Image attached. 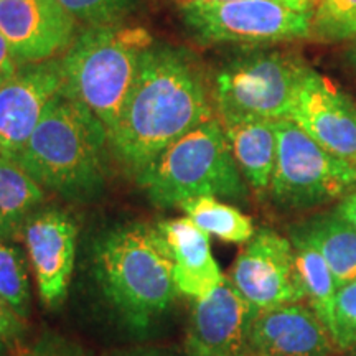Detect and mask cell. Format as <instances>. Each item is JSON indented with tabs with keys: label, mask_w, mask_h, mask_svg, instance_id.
<instances>
[{
	"label": "cell",
	"mask_w": 356,
	"mask_h": 356,
	"mask_svg": "<svg viewBox=\"0 0 356 356\" xmlns=\"http://www.w3.org/2000/svg\"><path fill=\"white\" fill-rule=\"evenodd\" d=\"M338 350L356 346V280L338 289L323 320Z\"/></svg>",
	"instance_id": "cell-24"
},
{
	"label": "cell",
	"mask_w": 356,
	"mask_h": 356,
	"mask_svg": "<svg viewBox=\"0 0 356 356\" xmlns=\"http://www.w3.org/2000/svg\"><path fill=\"white\" fill-rule=\"evenodd\" d=\"M186 30L202 44H274L310 37L314 8L282 0L180 2Z\"/></svg>",
	"instance_id": "cell-8"
},
{
	"label": "cell",
	"mask_w": 356,
	"mask_h": 356,
	"mask_svg": "<svg viewBox=\"0 0 356 356\" xmlns=\"http://www.w3.org/2000/svg\"><path fill=\"white\" fill-rule=\"evenodd\" d=\"M140 0H60L74 19L88 25H115L139 6Z\"/></svg>",
	"instance_id": "cell-25"
},
{
	"label": "cell",
	"mask_w": 356,
	"mask_h": 356,
	"mask_svg": "<svg viewBox=\"0 0 356 356\" xmlns=\"http://www.w3.org/2000/svg\"><path fill=\"white\" fill-rule=\"evenodd\" d=\"M351 55H353V61H355V63H356V43H355L353 50H351Z\"/></svg>",
	"instance_id": "cell-32"
},
{
	"label": "cell",
	"mask_w": 356,
	"mask_h": 356,
	"mask_svg": "<svg viewBox=\"0 0 356 356\" xmlns=\"http://www.w3.org/2000/svg\"><path fill=\"white\" fill-rule=\"evenodd\" d=\"M25 356H81V355H76L74 353V350H71L65 345L42 341V343H38L32 351H29Z\"/></svg>",
	"instance_id": "cell-28"
},
{
	"label": "cell",
	"mask_w": 356,
	"mask_h": 356,
	"mask_svg": "<svg viewBox=\"0 0 356 356\" xmlns=\"http://www.w3.org/2000/svg\"><path fill=\"white\" fill-rule=\"evenodd\" d=\"M277 155L269 197L286 210H309L356 188V165L317 144L291 119L274 121Z\"/></svg>",
	"instance_id": "cell-7"
},
{
	"label": "cell",
	"mask_w": 356,
	"mask_h": 356,
	"mask_svg": "<svg viewBox=\"0 0 356 356\" xmlns=\"http://www.w3.org/2000/svg\"><path fill=\"white\" fill-rule=\"evenodd\" d=\"M43 202V186L19 162L0 159V239L20 234Z\"/></svg>",
	"instance_id": "cell-19"
},
{
	"label": "cell",
	"mask_w": 356,
	"mask_h": 356,
	"mask_svg": "<svg viewBox=\"0 0 356 356\" xmlns=\"http://www.w3.org/2000/svg\"><path fill=\"white\" fill-rule=\"evenodd\" d=\"M256 312L229 282L195 299L190 314L186 351L190 356H246L249 325Z\"/></svg>",
	"instance_id": "cell-14"
},
{
	"label": "cell",
	"mask_w": 356,
	"mask_h": 356,
	"mask_svg": "<svg viewBox=\"0 0 356 356\" xmlns=\"http://www.w3.org/2000/svg\"><path fill=\"white\" fill-rule=\"evenodd\" d=\"M0 2H2V0H0Z\"/></svg>",
	"instance_id": "cell-34"
},
{
	"label": "cell",
	"mask_w": 356,
	"mask_h": 356,
	"mask_svg": "<svg viewBox=\"0 0 356 356\" xmlns=\"http://www.w3.org/2000/svg\"><path fill=\"white\" fill-rule=\"evenodd\" d=\"M173 264L177 292L190 299H202L225 280L211 252L210 234L188 216L157 222Z\"/></svg>",
	"instance_id": "cell-16"
},
{
	"label": "cell",
	"mask_w": 356,
	"mask_h": 356,
	"mask_svg": "<svg viewBox=\"0 0 356 356\" xmlns=\"http://www.w3.org/2000/svg\"><path fill=\"white\" fill-rule=\"evenodd\" d=\"M181 211L204 233L226 243H249L256 234L249 216L231 204L218 202L216 197H197L180 203Z\"/></svg>",
	"instance_id": "cell-20"
},
{
	"label": "cell",
	"mask_w": 356,
	"mask_h": 356,
	"mask_svg": "<svg viewBox=\"0 0 356 356\" xmlns=\"http://www.w3.org/2000/svg\"><path fill=\"white\" fill-rule=\"evenodd\" d=\"M291 243L293 246V257H296V266L299 270L305 299L309 300L310 309L323 322L338 292L337 280L333 277L330 266L327 264L325 257L317 249L302 241H292L291 239Z\"/></svg>",
	"instance_id": "cell-21"
},
{
	"label": "cell",
	"mask_w": 356,
	"mask_h": 356,
	"mask_svg": "<svg viewBox=\"0 0 356 356\" xmlns=\"http://www.w3.org/2000/svg\"><path fill=\"white\" fill-rule=\"evenodd\" d=\"M109 134L91 111L56 95L17 162L43 188L89 202L104 186L102 149Z\"/></svg>",
	"instance_id": "cell-2"
},
{
	"label": "cell",
	"mask_w": 356,
	"mask_h": 356,
	"mask_svg": "<svg viewBox=\"0 0 356 356\" xmlns=\"http://www.w3.org/2000/svg\"><path fill=\"white\" fill-rule=\"evenodd\" d=\"M289 119L325 150L356 165V106L310 66L293 96Z\"/></svg>",
	"instance_id": "cell-11"
},
{
	"label": "cell",
	"mask_w": 356,
	"mask_h": 356,
	"mask_svg": "<svg viewBox=\"0 0 356 356\" xmlns=\"http://www.w3.org/2000/svg\"><path fill=\"white\" fill-rule=\"evenodd\" d=\"M150 44L152 35L142 26L89 25L61 58L60 95L91 111L109 134Z\"/></svg>",
	"instance_id": "cell-4"
},
{
	"label": "cell",
	"mask_w": 356,
	"mask_h": 356,
	"mask_svg": "<svg viewBox=\"0 0 356 356\" xmlns=\"http://www.w3.org/2000/svg\"><path fill=\"white\" fill-rule=\"evenodd\" d=\"M211 86L186 48L154 43L142 53L136 81L109 144L127 170L139 173L168 145L213 118Z\"/></svg>",
	"instance_id": "cell-1"
},
{
	"label": "cell",
	"mask_w": 356,
	"mask_h": 356,
	"mask_svg": "<svg viewBox=\"0 0 356 356\" xmlns=\"http://www.w3.org/2000/svg\"><path fill=\"white\" fill-rule=\"evenodd\" d=\"M335 350L318 315L299 302L256 312L249 325L246 356H332Z\"/></svg>",
	"instance_id": "cell-15"
},
{
	"label": "cell",
	"mask_w": 356,
	"mask_h": 356,
	"mask_svg": "<svg viewBox=\"0 0 356 356\" xmlns=\"http://www.w3.org/2000/svg\"><path fill=\"white\" fill-rule=\"evenodd\" d=\"M337 211L356 228V193L350 195L345 202H341L340 207L337 208Z\"/></svg>",
	"instance_id": "cell-29"
},
{
	"label": "cell",
	"mask_w": 356,
	"mask_h": 356,
	"mask_svg": "<svg viewBox=\"0 0 356 356\" xmlns=\"http://www.w3.org/2000/svg\"><path fill=\"white\" fill-rule=\"evenodd\" d=\"M291 239L317 249L330 266L338 289L356 280V228L338 211L297 222Z\"/></svg>",
	"instance_id": "cell-17"
},
{
	"label": "cell",
	"mask_w": 356,
	"mask_h": 356,
	"mask_svg": "<svg viewBox=\"0 0 356 356\" xmlns=\"http://www.w3.org/2000/svg\"><path fill=\"white\" fill-rule=\"evenodd\" d=\"M25 332V320L8 307L6 302L0 299V340L12 343L17 341Z\"/></svg>",
	"instance_id": "cell-26"
},
{
	"label": "cell",
	"mask_w": 356,
	"mask_h": 356,
	"mask_svg": "<svg viewBox=\"0 0 356 356\" xmlns=\"http://www.w3.org/2000/svg\"><path fill=\"white\" fill-rule=\"evenodd\" d=\"M60 86L61 58L20 65L0 83V159L19 160Z\"/></svg>",
	"instance_id": "cell-10"
},
{
	"label": "cell",
	"mask_w": 356,
	"mask_h": 356,
	"mask_svg": "<svg viewBox=\"0 0 356 356\" xmlns=\"http://www.w3.org/2000/svg\"><path fill=\"white\" fill-rule=\"evenodd\" d=\"M310 35L328 43L355 38L356 0H317Z\"/></svg>",
	"instance_id": "cell-23"
},
{
	"label": "cell",
	"mask_w": 356,
	"mask_h": 356,
	"mask_svg": "<svg viewBox=\"0 0 356 356\" xmlns=\"http://www.w3.org/2000/svg\"><path fill=\"white\" fill-rule=\"evenodd\" d=\"M181 2H229V0H181ZM282 2L292 3V6L304 7V8H314L317 0H282Z\"/></svg>",
	"instance_id": "cell-30"
},
{
	"label": "cell",
	"mask_w": 356,
	"mask_h": 356,
	"mask_svg": "<svg viewBox=\"0 0 356 356\" xmlns=\"http://www.w3.org/2000/svg\"><path fill=\"white\" fill-rule=\"evenodd\" d=\"M221 126L244 180L257 195H266L277 155L274 121H239Z\"/></svg>",
	"instance_id": "cell-18"
},
{
	"label": "cell",
	"mask_w": 356,
	"mask_h": 356,
	"mask_svg": "<svg viewBox=\"0 0 356 356\" xmlns=\"http://www.w3.org/2000/svg\"><path fill=\"white\" fill-rule=\"evenodd\" d=\"M20 236L32 262L43 304L61 305L68 293L76 257V222L58 208H44L26 220Z\"/></svg>",
	"instance_id": "cell-13"
},
{
	"label": "cell",
	"mask_w": 356,
	"mask_h": 356,
	"mask_svg": "<svg viewBox=\"0 0 356 356\" xmlns=\"http://www.w3.org/2000/svg\"><path fill=\"white\" fill-rule=\"evenodd\" d=\"M101 291L129 325L147 328L177 297L173 264L157 226L108 231L95 246Z\"/></svg>",
	"instance_id": "cell-3"
},
{
	"label": "cell",
	"mask_w": 356,
	"mask_h": 356,
	"mask_svg": "<svg viewBox=\"0 0 356 356\" xmlns=\"http://www.w3.org/2000/svg\"><path fill=\"white\" fill-rule=\"evenodd\" d=\"M229 282L254 310L305 300L291 239L262 228L229 270Z\"/></svg>",
	"instance_id": "cell-9"
},
{
	"label": "cell",
	"mask_w": 356,
	"mask_h": 356,
	"mask_svg": "<svg viewBox=\"0 0 356 356\" xmlns=\"http://www.w3.org/2000/svg\"><path fill=\"white\" fill-rule=\"evenodd\" d=\"M351 356H356V346L353 348V355H351Z\"/></svg>",
	"instance_id": "cell-33"
},
{
	"label": "cell",
	"mask_w": 356,
	"mask_h": 356,
	"mask_svg": "<svg viewBox=\"0 0 356 356\" xmlns=\"http://www.w3.org/2000/svg\"><path fill=\"white\" fill-rule=\"evenodd\" d=\"M7 350H8L7 341L0 340V356H7Z\"/></svg>",
	"instance_id": "cell-31"
},
{
	"label": "cell",
	"mask_w": 356,
	"mask_h": 356,
	"mask_svg": "<svg viewBox=\"0 0 356 356\" xmlns=\"http://www.w3.org/2000/svg\"><path fill=\"white\" fill-rule=\"evenodd\" d=\"M76 19L60 0H2L0 33L20 65L58 58L73 43Z\"/></svg>",
	"instance_id": "cell-12"
},
{
	"label": "cell",
	"mask_w": 356,
	"mask_h": 356,
	"mask_svg": "<svg viewBox=\"0 0 356 356\" xmlns=\"http://www.w3.org/2000/svg\"><path fill=\"white\" fill-rule=\"evenodd\" d=\"M0 299L22 320H26L32 307L26 264L20 249L0 239Z\"/></svg>",
	"instance_id": "cell-22"
},
{
	"label": "cell",
	"mask_w": 356,
	"mask_h": 356,
	"mask_svg": "<svg viewBox=\"0 0 356 356\" xmlns=\"http://www.w3.org/2000/svg\"><path fill=\"white\" fill-rule=\"evenodd\" d=\"M137 184L157 207H180L197 197L244 202L248 188L218 119L200 124L137 173Z\"/></svg>",
	"instance_id": "cell-5"
},
{
	"label": "cell",
	"mask_w": 356,
	"mask_h": 356,
	"mask_svg": "<svg viewBox=\"0 0 356 356\" xmlns=\"http://www.w3.org/2000/svg\"><path fill=\"white\" fill-rule=\"evenodd\" d=\"M19 60L13 55L10 44L3 35L0 33V83H3L8 79L12 74H15V71L19 70Z\"/></svg>",
	"instance_id": "cell-27"
},
{
	"label": "cell",
	"mask_w": 356,
	"mask_h": 356,
	"mask_svg": "<svg viewBox=\"0 0 356 356\" xmlns=\"http://www.w3.org/2000/svg\"><path fill=\"white\" fill-rule=\"evenodd\" d=\"M307 68L296 53L267 44L239 50L213 76L211 99L220 122L289 119Z\"/></svg>",
	"instance_id": "cell-6"
}]
</instances>
